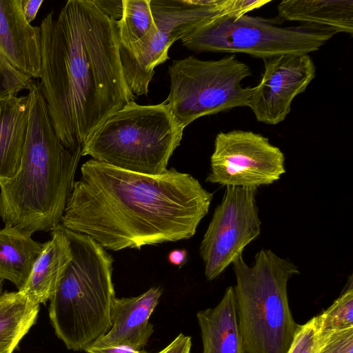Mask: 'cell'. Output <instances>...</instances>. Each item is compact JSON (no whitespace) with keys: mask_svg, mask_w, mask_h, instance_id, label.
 Wrapping results in <instances>:
<instances>
[{"mask_svg":"<svg viewBox=\"0 0 353 353\" xmlns=\"http://www.w3.org/2000/svg\"><path fill=\"white\" fill-rule=\"evenodd\" d=\"M38 85L56 134L70 151L113 113L134 101L123 74L118 21L92 0H69L40 25Z\"/></svg>","mask_w":353,"mask_h":353,"instance_id":"obj_1","label":"cell"},{"mask_svg":"<svg viewBox=\"0 0 353 353\" xmlns=\"http://www.w3.org/2000/svg\"><path fill=\"white\" fill-rule=\"evenodd\" d=\"M81 173L60 224L105 250L190 239L213 199L196 178L174 168L150 175L92 159Z\"/></svg>","mask_w":353,"mask_h":353,"instance_id":"obj_2","label":"cell"},{"mask_svg":"<svg viewBox=\"0 0 353 353\" xmlns=\"http://www.w3.org/2000/svg\"><path fill=\"white\" fill-rule=\"evenodd\" d=\"M29 119L21 163L0 183V218L30 234L61 223L73 190L81 148L70 151L58 139L38 85L28 88Z\"/></svg>","mask_w":353,"mask_h":353,"instance_id":"obj_3","label":"cell"},{"mask_svg":"<svg viewBox=\"0 0 353 353\" xmlns=\"http://www.w3.org/2000/svg\"><path fill=\"white\" fill-rule=\"evenodd\" d=\"M72 258L50 299L49 317L68 350H84L112 326L113 259L88 235L65 228Z\"/></svg>","mask_w":353,"mask_h":353,"instance_id":"obj_4","label":"cell"},{"mask_svg":"<svg viewBox=\"0 0 353 353\" xmlns=\"http://www.w3.org/2000/svg\"><path fill=\"white\" fill-rule=\"evenodd\" d=\"M236 312L245 353H288L299 325L288 302V283L300 273L290 259L261 249L248 265L243 255L232 263Z\"/></svg>","mask_w":353,"mask_h":353,"instance_id":"obj_5","label":"cell"},{"mask_svg":"<svg viewBox=\"0 0 353 353\" xmlns=\"http://www.w3.org/2000/svg\"><path fill=\"white\" fill-rule=\"evenodd\" d=\"M183 130L165 101L139 105L132 101L88 137L81 155L127 171L161 174L180 145Z\"/></svg>","mask_w":353,"mask_h":353,"instance_id":"obj_6","label":"cell"},{"mask_svg":"<svg viewBox=\"0 0 353 353\" xmlns=\"http://www.w3.org/2000/svg\"><path fill=\"white\" fill-rule=\"evenodd\" d=\"M168 74L170 90L164 101L183 129L200 117L248 105L252 88L241 82L252 72L234 55L207 61L189 56L173 61Z\"/></svg>","mask_w":353,"mask_h":353,"instance_id":"obj_7","label":"cell"},{"mask_svg":"<svg viewBox=\"0 0 353 353\" xmlns=\"http://www.w3.org/2000/svg\"><path fill=\"white\" fill-rule=\"evenodd\" d=\"M333 34L308 24L282 27L275 21L247 14L211 19L181 39L190 50L245 53L262 59L319 50Z\"/></svg>","mask_w":353,"mask_h":353,"instance_id":"obj_8","label":"cell"},{"mask_svg":"<svg viewBox=\"0 0 353 353\" xmlns=\"http://www.w3.org/2000/svg\"><path fill=\"white\" fill-rule=\"evenodd\" d=\"M266 0H150L157 31L145 46L120 51L127 84L133 94H147L156 66L168 59L172 44L214 18L242 15L268 3ZM270 3V1H269Z\"/></svg>","mask_w":353,"mask_h":353,"instance_id":"obj_9","label":"cell"},{"mask_svg":"<svg viewBox=\"0 0 353 353\" xmlns=\"http://www.w3.org/2000/svg\"><path fill=\"white\" fill-rule=\"evenodd\" d=\"M257 189L226 186L200 245L208 280L222 274L261 234V221L256 202Z\"/></svg>","mask_w":353,"mask_h":353,"instance_id":"obj_10","label":"cell"},{"mask_svg":"<svg viewBox=\"0 0 353 353\" xmlns=\"http://www.w3.org/2000/svg\"><path fill=\"white\" fill-rule=\"evenodd\" d=\"M285 172V156L261 134L233 130L216 136L205 181L223 186L268 185Z\"/></svg>","mask_w":353,"mask_h":353,"instance_id":"obj_11","label":"cell"},{"mask_svg":"<svg viewBox=\"0 0 353 353\" xmlns=\"http://www.w3.org/2000/svg\"><path fill=\"white\" fill-rule=\"evenodd\" d=\"M264 70L252 88L248 107L256 119L268 125L285 120L294 99L304 92L316 76L309 54H285L264 59Z\"/></svg>","mask_w":353,"mask_h":353,"instance_id":"obj_12","label":"cell"},{"mask_svg":"<svg viewBox=\"0 0 353 353\" xmlns=\"http://www.w3.org/2000/svg\"><path fill=\"white\" fill-rule=\"evenodd\" d=\"M162 289L150 288L134 297L116 298L111 310L112 326L91 345L98 347L128 346L143 350L153 333L150 316L158 305Z\"/></svg>","mask_w":353,"mask_h":353,"instance_id":"obj_13","label":"cell"},{"mask_svg":"<svg viewBox=\"0 0 353 353\" xmlns=\"http://www.w3.org/2000/svg\"><path fill=\"white\" fill-rule=\"evenodd\" d=\"M0 52L21 72L39 78L41 30L26 20L20 0H0Z\"/></svg>","mask_w":353,"mask_h":353,"instance_id":"obj_14","label":"cell"},{"mask_svg":"<svg viewBox=\"0 0 353 353\" xmlns=\"http://www.w3.org/2000/svg\"><path fill=\"white\" fill-rule=\"evenodd\" d=\"M202 353H245L234 287H228L219 304L197 312Z\"/></svg>","mask_w":353,"mask_h":353,"instance_id":"obj_15","label":"cell"},{"mask_svg":"<svg viewBox=\"0 0 353 353\" xmlns=\"http://www.w3.org/2000/svg\"><path fill=\"white\" fill-rule=\"evenodd\" d=\"M50 232L51 239L44 243L22 290L39 304L50 300L72 258L65 228L59 224Z\"/></svg>","mask_w":353,"mask_h":353,"instance_id":"obj_16","label":"cell"},{"mask_svg":"<svg viewBox=\"0 0 353 353\" xmlns=\"http://www.w3.org/2000/svg\"><path fill=\"white\" fill-rule=\"evenodd\" d=\"M277 19L298 21L333 35L353 33L352 0H285L277 6Z\"/></svg>","mask_w":353,"mask_h":353,"instance_id":"obj_17","label":"cell"},{"mask_svg":"<svg viewBox=\"0 0 353 353\" xmlns=\"http://www.w3.org/2000/svg\"><path fill=\"white\" fill-rule=\"evenodd\" d=\"M28 119V94L0 100V183L19 168Z\"/></svg>","mask_w":353,"mask_h":353,"instance_id":"obj_18","label":"cell"},{"mask_svg":"<svg viewBox=\"0 0 353 353\" xmlns=\"http://www.w3.org/2000/svg\"><path fill=\"white\" fill-rule=\"evenodd\" d=\"M43 245L17 227L5 225L0 228V279L12 282L22 291Z\"/></svg>","mask_w":353,"mask_h":353,"instance_id":"obj_19","label":"cell"},{"mask_svg":"<svg viewBox=\"0 0 353 353\" xmlns=\"http://www.w3.org/2000/svg\"><path fill=\"white\" fill-rule=\"evenodd\" d=\"M39 305L22 291L0 295V353H12L34 324Z\"/></svg>","mask_w":353,"mask_h":353,"instance_id":"obj_20","label":"cell"},{"mask_svg":"<svg viewBox=\"0 0 353 353\" xmlns=\"http://www.w3.org/2000/svg\"><path fill=\"white\" fill-rule=\"evenodd\" d=\"M118 21L120 51L132 52L147 44L157 31L150 0H123Z\"/></svg>","mask_w":353,"mask_h":353,"instance_id":"obj_21","label":"cell"},{"mask_svg":"<svg viewBox=\"0 0 353 353\" xmlns=\"http://www.w3.org/2000/svg\"><path fill=\"white\" fill-rule=\"evenodd\" d=\"M317 316L322 334L353 327L352 275L350 276L347 288L343 294Z\"/></svg>","mask_w":353,"mask_h":353,"instance_id":"obj_22","label":"cell"},{"mask_svg":"<svg viewBox=\"0 0 353 353\" xmlns=\"http://www.w3.org/2000/svg\"><path fill=\"white\" fill-rule=\"evenodd\" d=\"M327 334L321 332L318 316H314L299 325L288 353H318Z\"/></svg>","mask_w":353,"mask_h":353,"instance_id":"obj_23","label":"cell"},{"mask_svg":"<svg viewBox=\"0 0 353 353\" xmlns=\"http://www.w3.org/2000/svg\"><path fill=\"white\" fill-rule=\"evenodd\" d=\"M32 78L13 67L0 52V100L8 99L28 90Z\"/></svg>","mask_w":353,"mask_h":353,"instance_id":"obj_24","label":"cell"},{"mask_svg":"<svg viewBox=\"0 0 353 353\" xmlns=\"http://www.w3.org/2000/svg\"><path fill=\"white\" fill-rule=\"evenodd\" d=\"M318 353H353V327L327 334Z\"/></svg>","mask_w":353,"mask_h":353,"instance_id":"obj_25","label":"cell"},{"mask_svg":"<svg viewBox=\"0 0 353 353\" xmlns=\"http://www.w3.org/2000/svg\"><path fill=\"white\" fill-rule=\"evenodd\" d=\"M97 7L108 18L119 21L122 17L123 0H92Z\"/></svg>","mask_w":353,"mask_h":353,"instance_id":"obj_26","label":"cell"},{"mask_svg":"<svg viewBox=\"0 0 353 353\" xmlns=\"http://www.w3.org/2000/svg\"><path fill=\"white\" fill-rule=\"evenodd\" d=\"M191 346V338L181 333L157 353H190Z\"/></svg>","mask_w":353,"mask_h":353,"instance_id":"obj_27","label":"cell"},{"mask_svg":"<svg viewBox=\"0 0 353 353\" xmlns=\"http://www.w3.org/2000/svg\"><path fill=\"white\" fill-rule=\"evenodd\" d=\"M21 9L26 20L30 23L36 17L43 3V0H20Z\"/></svg>","mask_w":353,"mask_h":353,"instance_id":"obj_28","label":"cell"},{"mask_svg":"<svg viewBox=\"0 0 353 353\" xmlns=\"http://www.w3.org/2000/svg\"><path fill=\"white\" fill-rule=\"evenodd\" d=\"M85 353H148L143 350H137L128 346L98 347L90 345L84 349Z\"/></svg>","mask_w":353,"mask_h":353,"instance_id":"obj_29","label":"cell"},{"mask_svg":"<svg viewBox=\"0 0 353 353\" xmlns=\"http://www.w3.org/2000/svg\"><path fill=\"white\" fill-rule=\"evenodd\" d=\"M187 257L188 252L186 250L175 249L168 254V259L170 263L181 267L185 263Z\"/></svg>","mask_w":353,"mask_h":353,"instance_id":"obj_30","label":"cell"},{"mask_svg":"<svg viewBox=\"0 0 353 353\" xmlns=\"http://www.w3.org/2000/svg\"><path fill=\"white\" fill-rule=\"evenodd\" d=\"M3 281L0 279V295L3 293Z\"/></svg>","mask_w":353,"mask_h":353,"instance_id":"obj_31","label":"cell"}]
</instances>
